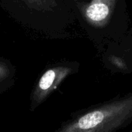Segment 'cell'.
<instances>
[{"instance_id":"4","label":"cell","mask_w":132,"mask_h":132,"mask_svg":"<svg viewBox=\"0 0 132 132\" xmlns=\"http://www.w3.org/2000/svg\"><path fill=\"white\" fill-rule=\"evenodd\" d=\"M16 67L12 61L0 56V94L9 90L16 82Z\"/></svg>"},{"instance_id":"2","label":"cell","mask_w":132,"mask_h":132,"mask_svg":"<svg viewBox=\"0 0 132 132\" xmlns=\"http://www.w3.org/2000/svg\"><path fill=\"white\" fill-rule=\"evenodd\" d=\"M66 70L64 67H50L40 75L30 93L29 108L31 112H34L44 101Z\"/></svg>"},{"instance_id":"5","label":"cell","mask_w":132,"mask_h":132,"mask_svg":"<svg viewBox=\"0 0 132 132\" xmlns=\"http://www.w3.org/2000/svg\"><path fill=\"white\" fill-rule=\"evenodd\" d=\"M104 120V114L101 111H94L82 117L78 121L79 128L90 129L96 127Z\"/></svg>"},{"instance_id":"3","label":"cell","mask_w":132,"mask_h":132,"mask_svg":"<svg viewBox=\"0 0 132 132\" xmlns=\"http://www.w3.org/2000/svg\"><path fill=\"white\" fill-rule=\"evenodd\" d=\"M116 0H92L85 10L87 19L92 24L101 26L110 17Z\"/></svg>"},{"instance_id":"1","label":"cell","mask_w":132,"mask_h":132,"mask_svg":"<svg viewBox=\"0 0 132 132\" xmlns=\"http://www.w3.org/2000/svg\"><path fill=\"white\" fill-rule=\"evenodd\" d=\"M0 7L31 36L54 33L63 9L61 0H0Z\"/></svg>"}]
</instances>
